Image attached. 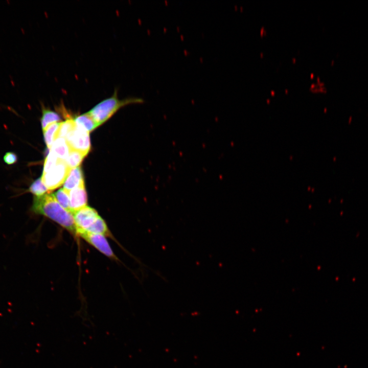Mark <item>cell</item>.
<instances>
[{
    "mask_svg": "<svg viewBox=\"0 0 368 368\" xmlns=\"http://www.w3.org/2000/svg\"><path fill=\"white\" fill-rule=\"evenodd\" d=\"M3 159L4 162L8 165H12L17 161V156L13 152H7L4 155Z\"/></svg>",
    "mask_w": 368,
    "mask_h": 368,
    "instance_id": "cell-18",
    "label": "cell"
},
{
    "mask_svg": "<svg viewBox=\"0 0 368 368\" xmlns=\"http://www.w3.org/2000/svg\"><path fill=\"white\" fill-rule=\"evenodd\" d=\"M76 126V124L74 119L68 118L64 122H61L58 133V137L65 139L67 136L75 128Z\"/></svg>",
    "mask_w": 368,
    "mask_h": 368,
    "instance_id": "cell-14",
    "label": "cell"
},
{
    "mask_svg": "<svg viewBox=\"0 0 368 368\" xmlns=\"http://www.w3.org/2000/svg\"><path fill=\"white\" fill-rule=\"evenodd\" d=\"M84 184L82 171L78 166L71 169L64 183L63 189L67 192Z\"/></svg>",
    "mask_w": 368,
    "mask_h": 368,
    "instance_id": "cell-8",
    "label": "cell"
},
{
    "mask_svg": "<svg viewBox=\"0 0 368 368\" xmlns=\"http://www.w3.org/2000/svg\"><path fill=\"white\" fill-rule=\"evenodd\" d=\"M53 194L58 203L64 209L70 212L69 192L61 188Z\"/></svg>",
    "mask_w": 368,
    "mask_h": 368,
    "instance_id": "cell-15",
    "label": "cell"
},
{
    "mask_svg": "<svg viewBox=\"0 0 368 368\" xmlns=\"http://www.w3.org/2000/svg\"><path fill=\"white\" fill-rule=\"evenodd\" d=\"M32 211L55 221L74 236H77L73 215L64 209L57 201L53 194L34 196Z\"/></svg>",
    "mask_w": 368,
    "mask_h": 368,
    "instance_id": "cell-1",
    "label": "cell"
},
{
    "mask_svg": "<svg viewBox=\"0 0 368 368\" xmlns=\"http://www.w3.org/2000/svg\"><path fill=\"white\" fill-rule=\"evenodd\" d=\"M60 120V117L57 112L42 107L41 124L43 130L51 124L58 122Z\"/></svg>",
    "mask_w": 368,
    "mask_h": 368,
    "instance_id": "cell-11",
    "label": "cell"
},
{
    "mask_svg": "<svg viewBox=\"0 0 368 368\" xmlns=\"http://www.w3.org/2000/svg\"><path fill=\"white\" fill-rule=\"evenodd\" d=\"M59 159L52 152L50 151L44 161L42 173L48 172L55 166L58 163Z\"/></svg>",
    "mask_w": 368,
    "mask_h": 368,
    "instance_id": "cell-17",
    "label": "cell"
},
{
    "mask_svg": "<svg viewBox=\"0 0 368 368\" xmlns=\"http://www.w3.org/2000/svg\"><path fill=\"white\" fill-rule=\"evenodd\" d=\"M70 170L65 161L59 159L55 166L42 173V181L49 190H53L63 184Z\"/></svg>",
    "mask_w": 368,
    "mask_h": 368,
    "instance_id": "cell-3",
    "label": "cell"
},
{
    "mask_svg": "<svg viewBox=\"0 0 368 368\" xmlns=\"http://www.w3.org/2000/svg\"><path fill=\"white\" fill-rule=\"evenodd\" d=\"M49 190L43 183L41 177L36 179L30 186L29 191L35 196L43 195Z\"/></svg>",
    "mask_w": 368,
    "mask_h": 368,
    "instance_id": "cell-16",
    "label": "cell"
},
{
    "mask_svg": "<svg viewBox=\"0 0 368 368\" xmlns=\"http://www.w3.org/2000/svg\"><path fill=\"white\" fill-rule=\"evenodd\" d=\"M73 215L77 236L80 232H88L100 217L95 209L87 205L76 211Z\"/></svg>",
    "mask_w": 368,
    "mask_h": 368,
    "instance_id": "cell-5",
    "label": "cell"
},
{
    "mask_svg": "<svg viewBox=\"0 0 368 368\" xmlns=\"http://www.w3.org/2000/svg\"><path fill=\"white\" fill-rule=\"evenodd\" d=\"M117 94V90H115L112 96L102 101L88 111L99 126L108 120L121 107L128 104L144 102V100L140 98L120 100Z\"/></svg>",
    "mask_w": 368,
    "mask_h": 368,
    "instance_id": "cell-2",
    "label": "cell"
},
{
    "mask_svg": "<svg viewBox=\"0 0 368 368\" xmlns=\"http://www.w3.org/2000/svg\"><path fill=\"white\" fill-rule=\"evenodd\" d=\"M85 156L84 154L78 151L71 149L70 154L65 160V162L68 167L72 169L78 167Z\"/></svg>",
    "mask_w": 368,
    "mask_h": 368,
    "instance_id": "cell-13",
    "label": "cell"
},
{
    "mask_svg": "<svg viewBox=\"0 0 368 368\" xmlns=\"http://www.w3.org/2000/svg\"><path fill=\"white\" fill-rule=\"evenodd\" d=\"M69 196L70 211L72 214L86 206L87 198L84 184L71 190Z\"/></svg>",
    "mask_w": 368,
    "mask_h": 368,
    "instance_id": "cell-7",
    "label": "cell"
},
{
    "mask_svg": "<svg viewBox=\"0 0 368 368\" xmlns=\"http://www.w3.org/2000/svg\"><path fill=\"white\" fill-rule=\"evenodd\" d=\"M74 120L77 126L83 128L89 132L99 126L88 112L77 116Z\"/></svg>",
    "mask_w": 368,
    "mask_h": 368,
    "instance_id": "cell-10",
    "label": "cell"
},
{
    "mask_svg": "<svg viewBox=\"0 0 368 368\" xmlns=\"http://www.w3.org/2000/svg\"><path fill=\"white\" fill-rule=\"evenodd\" d=\"M60 124L61 122L52 124L43 130L44 142L49 149L51 148L54 142L58 137Z\"/></svg>",
    "mask_w": 368,
    "mask_h": 368,
    "instance_id": "cell-12",
    "label": "cell"
},
{
    "mask_svg": "<svg viewBox=\"0 0 368 368\" xmlns=\"http://www.w3.org/2000/svg\"><path fill=\"white\" fill-rule=\"evenodd\" d=\"M71 149L78 151L85 155L90 148L89 132L78 126L65 139Z\"/></svg>",
    "mask_w": 368,
    "mask_h": 368,
    "instance_id": "cell-4",
    "label": "cell"
},
{
    "mask_svg": "<svg viewBox=\"0 0 368 368\" xmlns=\"http://www.w3.org/2000/svg\"><path fill=\"white\" fill-rule=\"evenodd\" d=\"M77 236L81 237L107 257L115 260H118L104 236L86 232H80Z\"/></svg>",
    "mask_w": 368,
    "mask_h": 368,
    "instance_id": "cell-6",
    "label": "cell"
},
{
    "mask_svg": "<svg viewBox=\"0 0 368 368\" xmlns=\"http://www.w3.org/2000/svg\"><path fill=\"white\" fill-rule=\"evenodd\" d=\"M50 150L59 159L65 161L68 157L71 151L66 140L62 137L57 138Z\"/></svg>",
    "mask_w": 368,
    "mask_h": 368,
    "instance_id": "cell-9",
    "label": "cell"
}]
</instances>
